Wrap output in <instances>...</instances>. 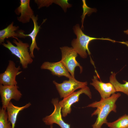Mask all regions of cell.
<instances>
[{"mask_svg":"<svg viewBox=\"0 0 128 128\" xmlns=\"http://www.w3.org/2000/svg\"><path fill=\"white\" fill-rule=\"evenodd\" d=\"M121 96L120 93H114L108 98H101L100 101H95L86 106L96 108L91 115V116L97 115L95 122L92 125V128H101L103 124L107 122V118L109 113L112 111L116 112L115 103Z\"/></svg>","mask_w":128,"mask_h":128,"instance_id":"1","label":"cell"},{"mask_svg":"<svg viewBox=\"0 0 128 128\" xmlns=\"http://www.w3.org/2000/svg\"><path fill=\"white\" fill-rule=\"evenodd\" d=\"M74 32L77 36L76 39H73L71 42V45L75 51L80 56L83 58L87 57V54L90 55L91 53L88 48L90 42L95 40H107L113 42H120L116 41L109 38H96L87 36L83 32L80 28L79 25L78 24L73 27Z\"/></svg>","mask_w":128,"mask_h":128,"instance_id":"2","label":"cell"},{"mask_svg":"<svg viewBox=\"0 0 128 128\" xmlns=\"http://www.w3.org/2000/svg\"><path fill=\"white\" fill-rule=\"evenodd\" d=\"M13 42L16 45L15 46L13 45L9 40L6 41L7 43H3L1 44L4 47L7 48L12 54L18 57L19 59L20 63L24 69L27 68L28 64H31L33 61L28 51L30 47L28 43H23L18 38H14Z\"/></svg>","mask_w":128,"mask_h":128,"instance_id":"3","label":"cell"},{"mask_svg":"<svg viewBox=\"0 0 128 128\" xmlns=\"http://www.w3.org/2000/svg\"><path fill=\"white\" fill-rule=\"evenodd\" d=\"M83 93L87 95L90 99H91L92 95L90 89L86 86L77 91L73 92L59 101V105L62 108L61 113L63 117H65L70 113L72 105L79 101L80 96Z\"/></svg>","mask_w":128,"mask_h":128,"instance_id":"4","label":"cell"},{"mask_svg":"<svg viewBox=\"0 0 128 128\" xmlns=\"http://www.w3.org/2000/svg\"><path fill=\"white\" fill-rule=\"evenodd\" d=\"M62 53L61 62L67 68L72 76L74 78L75 68L78 66L80 73L82 72L83 68L76 60L78 54L72 47L64 46L60 48Z\"/></svg>","mask_w":128,"mask_h":128,"instance_id":"5","label":"cell"},{"mask_svg":"<svg viewBox=\"0 0 128 128\" xmlns=\"http://www.w3.org/2000/svg\"><path fill=\"white\" fill-rule=\"evenodd\" d=\"M55 85L61 98H64L74 92L77 89H81L87 85L86 81L82 82L77 80L75 78L64 80L62 83H59L55 80L53 81Z\"/></svg>","mask_w":128,"mask_h":128,"instance_id":"6","label":"cell"},{"mask_svg":"<svg viewBox=\"0 0 128 128\" xmlns=\"http://www.w3.org/2000/svg\"><path fill=\"white\" fill-rule=\"evenodd\" d=\"M59 102L58 98L52 99L51 102L54 107V110L50 114L43 118L42 121L47 125H51L55 123L61 128H71L70 125L65 123L62 119V108Z\"/></svg>","mask_w":128,"mask_h":128,"instance_id":"7","label":"cell"},{"mask_svg":"<svg viewBox=\"0 0 128 128\" xmlns=\"http://www.w3.org/2000/svg\"><path fill=\"white\" fill-rule=\"evenodd\" d=\"M18 88L17 85L4 86L0 85V94L2 108L6 110V107L12 99L16 101L20 100L22 94L18 90Z\"/></svg>","mask_w":128,"mask_h":128,"instance_id":"8","label":"cell"},{"mask_svg":"<svg viewBox=\"0 0 128 128\" xmlns=\"http://www.w3.org/2000/svg\"><path fill=\"white\" fill-rule=\"evenodd\" d=\"M21 68L20 66L16 67L14 62L11 60L9 61V64L5 71L0 74V84L4 86L16 85V76L20 74Z\"/></svg>","mask_w":128,"mask_h":128,"instance_id":"9","label":"cell"},{"mask_svg":"<svg viewBox=\"0 0 128 128\" xmlns=\"http://www.w3.org/2000/svg\"><path fill=\"white\" fill-rule=\"evenodd\" d=\"M41 69L50 70L51 74L59 77L64 76L69 79L75 78L69 73V71L61 61L56 62H44L41 66Z\"/></svg>","mask_w":128,"mask_h":128,"instance_id":"10","label":"cell"},{"mask_svg":"<svg viewBox=\"0 0 128 128\" xmlns=\"http://www.w3.org/2000/svg\"><path fill=\"white\" fill-rule=\"evenodd\" d=\"M90 83L99 93L101 98L107 99L116 92L114 86L110 82L105 83L98 80L97 75H94Z\"/></svg>","mask_w":128,"mask_h":128,"instance_id":"11","label":"cell"},{"mask_svg":"<svg viewBox=\"0 0 128 128\" xmlns=\"http://www.w3.org/2000/svg\"><path fill=\"white\" fill-rule=\"evenodd\" d=\"M30 0H20L19 6L15 9L16 14L20 16L17 17L18 21L23 23L29 22L33 15L34 12L30 5Z\"/></svg>","mask_w":128,"mask_h":128,"instance_id":"12","label":"cell"},{"mask_svg":"<svg viewBox=\"0 0 128 128\" xmlns=\"http://www.w3.org/2000/svg\"><path fill=\"white\" fill-rule=\"evenodd\" d=\"M14 22L12 23L4 29L0 31V43H4L5 39L10 37L14 38L19 37L25 38L24 31L22 30H18L19 27L13 25Z\"/></svg>","mask_w":128,"mask_h":128,"instance_id":"13","label":"cell"},{"mask_svg":"<svg viewBox=\"0 0 128 128\" xmlns=\"http://www.w3.org/2000/svg\"><path fill=\"white\" fill-rule=\"evenodd\" d=\"M34 24L33 29L32 32L28 34H25L24 35L27 37H29L31 39L32 43L29 47V52L31 57L32 58H34L35 56L34 55L33 51L35 49L39 50L40 48L38 47L36 42V36L39 32L40 29L41 28V26L46 20H44L41 24L38 26V24L37 20L38 19V15L35 16L33 15L31 18Z\"/></svg>","mask_w":128,"mask_h":128,"instance_id":"14","label":"cell"},{"mask_svg":"<svg viewBox=\"0 0 128 128\" xmlns=\"http://www.w3.org/2000/svg\"><path fill=\"white\" fill-rule=\"evenodd\" d=\"M31 104L29 102L25 105L19 107L14 105L10 101L9 103L6 110L8 115V120L11 124L12 128H14L17 116L19 112L29 107Z\"/></svg>","mask_w":128,"mask_h":128,"instance_id":"15","label":"cell"},{"mask_svg":"<svg viewBox=\"0 0 128 128\" xmlns=\"http://www.w3.org/2000/svg\"><path fill=\"white\" fill-rule=\"evenodd\" d=\"M111 73L110 77V82L113 85L116 91L123 92L128 96V82L123 80L124 83H120L116 79V73L112 72Z\"/></svg>","mask_w":128,"mask_h":128,"instance_id":"16","label":"cell"},{"mask_svg":"<svg viewBox=\"0 0 128 128\" xmlns=\"http://www.w3.org/2000/svg\"><path fill=\"white\" fill-rule=\"evenodd\" d=\"M106 124L109 128H128V115L124 114L114 122H107Z\"/></svg>","mask_w":128,"mask_h":128,"instance_id":"17","label":"cell"},{"mask_svg":"<svg viewBox=\"0 0 128 128\" xmlns=\"http://www.w3.org/2000/svg\"><path fill=\"white\" fill-rule=\"evenodd\" d=\"M8 117L6 110L2 108L0 110V128H12Z\"/></svg>","mask_w":128,"mask_h":128,"instance_id":"18","label":"cell"},{"mask_svg":"<svg viewBox=\"0 0 128 128\" xmlns=\"http://www.w3.org/2000/svg\"><path fill=\"white\" fill-rule=\"evenodd\" d=\"M82 1L83 5L82 6L83 12L82 15L81 16L82 18L81 22L82 23L81 28H83V23L85 15L86 14H90L93 12H96V9L91 8L88 7L86 5L85 0H82Z\"/></svg>","mask_w":128,"mask_h":128,"instance_id":"19","label":"cell"},{"mask_svg":"<svg viewBox=\"0 0 128 128\" xmlns=\"http://www.w3.org/2000/svg\"><path fill=\"white\" fill-rule=\"evenodd\" d=\"M55 0H34V1L37 4L38 8L40 9L44 6L48 7L53 3H55Z\"/></svg>","mask_w":128,"mask_h":128,"instance_id":"20","label":"cell"},{"mask_svg":"<svg viewBox=\"0 0 128 128\" xmlns=\"http://www.w3.org/2000/svg\"><path fill=\"white\" fill-rule=\"evenodd\" d=\"M124 33L127 34H128V29L124 31Z\"/></svg>","mask_w":128,"mask_h":128,"instance_id":"21","label":"cell"},{"mask_svg":"<svg viewBox=\"0 0 128 128\" xmlns=\"http://www.w3.org/2000/svg\"><path fill=\"white\" fill-rule=\"evenodd\" d=\"M50 126V128H53V125H51Z\"/></svg>","mask_w":128,"mask_h":128,"instance_id":"22","label":"cell"}]
</instances>
